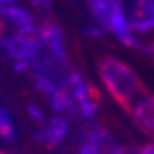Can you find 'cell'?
Listing matches in <instances>:
<instances>
[{
	"label": "cell",
	"instance_id": "1",
	"mask_svg": "<svg viewBox=\"0 0 154 154\" xmlns=\"http://www.w3.org/2000/svg\"><path fill=\"white\" fill-rule=\"evenodd\" d=\"M100 76L109 93L124 109L131 110L144 97V86L134 69L115 58H105L100 61Z\"/></svg>",
	"mask_w": 154,
	"mask_h": 154
},
{
	"label": "cell",
	"instance_id": "2",
	"mask_svg": "<svg viewBox=\"0 0 154 154\" xmlns=\"http://www.w3.org/2000/svg\"><path fill=\"white\" fill-rule=\"evenodd\" d=\"M4 49H7V53L17 61H31L37 56V53L41 49V42L32 36L19 34L4 42Z\"/></svg>",
	"mask_w": 154,
	"mask_h": 154
},
{
	"label": "cell",
	"instance_id": "3",
	"mask_svg": "<svg viewBox=\"0 0 154 154\" xmlns=\"http://www.w3.org/2000/svg\"><path fill=\"white\" fill-rule=\"evenodd\" d=\"M0 15H2L5 20H9L20 34H24V36H34L37 32L32 17L26 12V10L19 9V7H12V5L0 7Z\"/></svg>",
	"mask_w": 154,
	"mask_h": 154
},
{
	"label": "cell",
	"instance_id": "4",
	"mask_svg": "<svg viewBox=\"0 0 154 154\" xmlns=\"http://www.w3.org/2000/svg\"><path fill=\"white\" fill-rule=\"evenodd\" d=\"M107 29H110L125 46H136V39L132 37L131 24L127 22V19H125V15H124V12H122V9H120V5H119L117 0H115V4H113V7H112Z\"/></svg>",
	"mask_w": 154,
	"mask_h": 154
},
{
	"label": "cell",
	"instance_id": "5",
	"mask_svg": "<svg viewBox=\"0 0 154 154\" xmlns=\"http://www.w3.org/2000/svg\"><path fill=\"white\" fill-rule=\"evenodd\" d=\"M68 129H69V124H68L66 119L53 117L49 122L44 125V129L36 136V139L41 140L42 144H46L48 147H54V146H58L59 142L66 137Z\"/></svg>",
	"mask_w": 154,
	"mask_h": 154
},
{
	"label": "cell",
	"instance_id": "6",
	"mask_svg": "<svg viewBox=\"0 0 154 154\" xmlns=\"http://www.w3.org/2000/svg\"><path fill=\"white\" fill-rule=\"evenodd\" d=\"M131 112L136 124L142 131L154 134V95H144L131 109Z\"/></svg>",
	"mask_w": 154,
	"mask_h": 154
},
{
	"label": "cell",
	"instance_id": "7",
	"mask_svg": "<svg viewBox=\"0 0 154 154\" xmlns=\"http://www.w3.org/2000/svg\"><path fill=\"white\" fill-rule=\"evenodd\" d=\"M41 37H42V41L49 46L51 53H53V56H54L56 59L63 61V59L66 58L63 36H61L59 29L56 27L54 24H49V22L44 24V27L41 29Z\"/></svg>",
	"mask_w": 154,
	"mask_h": 154
},
{
	"label": "cell",
	"instance_id": "8",
	"mask_svg": "<svg viewBox=\"0 0 154 154\" xmlns=\"http://www.w3.org/2000/svg\"><path fill=\"white\" fill-rule=\"evenodd\" d=\"M51 107L56 110V112H73L75 110V100L73 97H69L64 90L56 91L54 95H51Z\"/></svg>",
	"mask_w": 154,
	"mask_h": 154
},
{
	"label": "cell",
	"instance_id": "9",
	"mask_svg": "<svg viewBox=\"0 0 154 154\" xmlns=\"http://www.w3.org/2000/svg\"><path fill=\"white\" fill-rule=\"evenodd\" d=\"M0 136L5 140H14L15 139V131H14V124H12V117L10 113L0 107Z\"/></svg>",
	"mask_w": 154,
	"mask_h": 154
},
{
	"label": "cell",
	"instance_id": "10",
	"mask_svg": "<svg viewBox=\"0 0 154 154\" xmlns=\"http://www.w3.org/2000/svg\"><path fill=\"white\" fill-rule=\"evenodd\" d=\"M78 110L85 119H93L97 113V103L95 98H85L78 102Z\"/></svg>",
	"mask_w": 154,
	"mask_h": 154
},
{
	"label": "cell",
	"instance_id": "11",
	"mask_svg": "<svg viewBox=\"0 0 154 154\" xmlns=\"http://www.w3.org/2000/svg\"><path fill=\"white\" fill-rule=\"evenodd\" d=\"M102 149H103V146H100L98 142H93L90 139H86V142L82 146V149H80V154H102Z\"/></svg>",
	"mask_w": 154,
	"mask_h": 154
},
{
	"label": "cell",
	"instance_id": "12",
	"mask_svg": "<svg viewBox=\"0 0 154 154\" xmlns=\"http://www.w3.org/2000/svg\"><path fill=\"white\" fill-rule=\"evenodd\" d=\"M27 112H29V115L32 117V120H36L37 124L42 122V112L39 110V107H37V105L29 103V105H27Z\"/></svg>",
	"mask_w": 154,
	"mask_h": 154
},
{
	"label": "cell",
	"instance_id": "13",
	"mask_svg": "<svg viewBox=\"0 0 154 154\" xmlns=\"http://www.w3.org/2000/svg\"><path fill=\"white\" fill-rule=\"evenodd\" d=\"M29 66H31V61H17L15 63V69L17 71H26Z\"/></svg>",
	"mask_w": 154,
	"mask_h": 154
},
{
	"label": "cell",
	"instance_id": "14",
	"mask_svg": "<svg viewBox=\"0 0 154 154\" xmlns=\"http://www.w3.org/2000/svg\"><path fill=\"white\" fill-rule=\"evenodd\" d=\"M139 154H154V147H152V144H151V146H146V147H142V149L139 151Z\"/></svg>",
	"mask_w": 154,
	"mask_h": 154
},
{
	"label": "cell",
	"instance_id": "15",
	"mask_svg": "<svg viewBox=\"0 0 154 154\" xmlns=\"http://www.w3.org/2000/svg\"><path fill=\"white\" fill-rule=\"evenodd\" d=\"M86 34L88 36H93V37H100V31H97L95 27H88L86 29Z\"/></svg>",
	"mask_w": 154,
	"mask_h": 154
},
{
	"label": "cell",
	"instance_id": "16",
	"mask_svg": "<svg viewBox=\"0 0 154 154\" xmlns=\"http://www.w3.org/2000/svg\"><path fill=\"white\" fill-rule=\"evenodd\" d=\"M14 0H0V7H5V5H10Z\"/></svg>",
	"mask_w": 154,
	"mask_h": 154
},
{
	"label": "cell",
	"instance_id": "17",
	"mask_svg": "<svg viewBox=\"0 0 154 154\" xmlns=\"http://www.w3.org/2000/svg\"><path fill=\"white\" fill-rule=\"evenodd\" d=\"M149 51H152V53H154V46H152V48H149Z\"/></svg>",
	"mask_w": 154,
	"mask_h": 154
},
{
	"label": "cell",
	"instance_id": "18",
	"mask_svg": "<svg viewBox=\"0 0 154 154\" xmlns=\"http://www.w3.org/2000/svg\"><path fill=\"white\" fill-rule=\"evenodd\" d=\"M152 147H154V142H152Z\"/></svg>",
	"mask_w": 154,
	"mask_h": 154
},
{
	"label": "cell",
	"instance_id": "19",
	"mask_svg": "<svg viewBox=\"0 0 154 154\" xmlns=\"http://www.w3.org/2000/svg\"><path fill=\"white\" fill-rule=\"evenodd\" d=\"M0 154H2V152H0Z\"/></svg>",
	"mask_w": 154,
	"mask_h": 154
}]
</instances>
